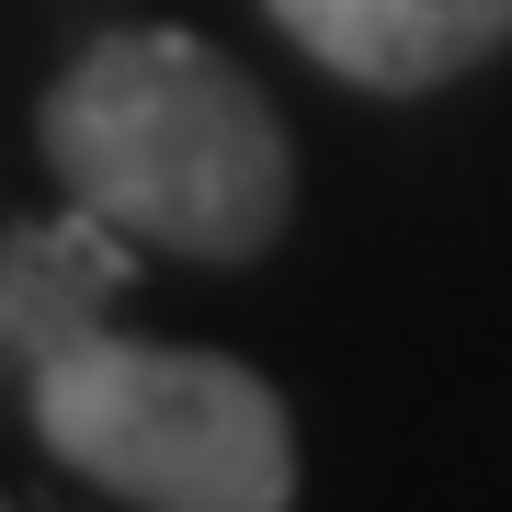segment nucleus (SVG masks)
<instances>
[{
  "label": "nucleus",
  "mask_w": 512,
  "mask_h": 512,
  "mask_svg": "<svg viewBox=\"0 0 512 512\" xmlns=\"http://www.w3.org/2000/svg\"><path fill=\"white\" fill-rule=\"evenodd\" d=\"M0 512H12V501H0Z\"/></svg>",
  "instance_id": "nucleus-4"
},
{
  "label": "nucleus",
  "mask_w": 512,
  "mask_h": 512,
  "mask_svg": "<svg viewBox=\"0 0 512 512\" xmlns=\"http://www.w3.org/2000/svg\"><path fill=\"white\" fill-rule=\"evenodd\" d=\"M35 137L57 194L126 251L262 262L296 217V148L274 92L183 23L92 35L46 80Z\"/></svg>",
  "instance_id": "nucleus-1"
},
{
  "label": "nucleus",
  "mask_w": 512,
  "mask_h": 512,
  "mask_svg": "<svg viewBox=\"0 0 512 512\" xmlns=\"http://www.w3.org/2000/svg\"><path fill=\"white\" fill-rule=\"evenodd\" d=\"M35 444L126 512H285L296 421L251 365L126 330H69L35 353Z\"/></svg>",
  "instance_id": "nucleus-2"
},
{
  "label": "nucleus",
  "mask_w": 512,
  "mask_h": 512,
  "mask_svg": "<svg viewBox=\"0 0 512 512\" xmlns=\"http://www.w3.org/2000/svg\"><path fill=\"white\" fill-rule=\"evenodd\" d=\"M353 92H444L512 46V0H262Z\"/></svg>",
  "instance_id": "nucleus-3"
}]
</instances>
